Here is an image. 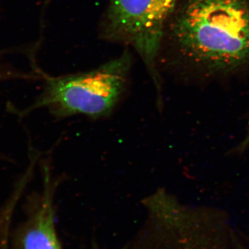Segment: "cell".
Returning a JSON list of instances; mask_svg holds the SVG:
<instances>
[{
    "mask_svg": "<svg viewBox=\"0 0 249 249\" xmlns=\"http://www.w3.org/2000/svg\"><path fill=\"white\" fill-rule=\"evenodd\" d=\"M42 188L29 196L27 219L19 229L18 249H62L55 231L54 198L62 178L54 175L51 157L40 159Z\"/></svg>",
    "mask_w": 249,
    "mask_h": 249,
    "instance_id": "277c9868",
    "label": "cell"
},
{
    "mask_svg": "<svg viewBox=\"0 0 249 249\" xmlns=\"http://www.w3.org/2000/svg\"><path fill=\"white\" fill-rule=\"evenodd\" d=\"M185 58L214 71L249 60V0H188L171 27Z\"/></svg>",
    "mask_w": 249,
    "mask_h": 249,
    "instance_id": "6da1fadb",
    "label": "cell"
},
{
    "mask_svg": "<svg viewBox=\"0 0 249 249\" xmlns=\"http://www.w3.org/2000/svg\"><path fill=\"white\" fill-rule=\"evenodd\" d=\"M168 18L152 0H109L103 34L133 47L158 85L156 59Z\"/></svg>",
    "mask_w": 249,
    "mask_h": 249,
    "instance_id": "3957f363",
    "label": "cell"
},
{
    "mask_svg": "<svg viewBox=\"0 0 249 249\" xmlns=\"http://www.w3.org/2000/svg\"><path fill=\"white\" fill-rule=\"evenodd\" d=\"M241 249H244L243 247H242V246H241Z\"/></svg>",
    "mask_w": 249,
    "mask_h": 249,
    "instance_id": "52a82bcc",
    "label": "cell"
},
{
    "mask_svg": "<svg viewBox=\"0 0 249 249\" xmlns=\"http://www.w3.org/2000/svg\"><path fill=\"white\" fill-rule=\"evenodd\" d=\"M16 78L14 67L6 58L4 52L0 50V84L14 81Z\"/></svg>",
    "mask_w": 249,
    "mask_h": 249,
    "instance_id": "5b68a950",
    "label": "cell"
},
{
    "mask_svg": "<svg viewBox=\"0 0 249 249\" xmlns=\"http://www.w3.org/2000/svg\"><path fill=\"white\" fill-rule=\"evenodd\" d=\"M165 17L169 19L175 11L178 0H152Z\"/></svg>",
    "mask_w": 249,
    "mask_h": 249,
    "instance_id": "8992f818",
    "label": "cell"
},
{
    "mask_svg": "<svg viewBox=\"0 0 249 249\" xmlns=\"http://www.w3.org/2000/svg\"><path fill=\"white\" fill-rule=\"evenodd\" d=\"M132 66L127 51L119 58L84 73L52 76L37 69L45 81L35 101L23 110L11 107L19 116L45 109L55 119L83 116L92 119L109 116L124 99Z\"/></svg>",
    "mask_w": 249,
    "mask_h": 249,
    "instance_id": "7a4b0ae2",
    "label": "cell"
}]
</instances>
